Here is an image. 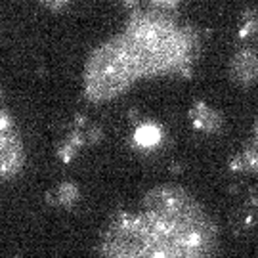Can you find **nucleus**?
I'll list each match as a JSON object with an SVG mask.
<instances>
[{
    "label": "nucleus",
    "instance_id": "obj_1",
    "mask_svg": "<svg viewBox=\"0 0 258 258\" xmlns=\"http://www.w3.org/2000/svg\"><path fill=\"white\" fill-rule=\"evenodd\" d=\"M214 228L189 195L157 187L144 211L120 214L109 224L98 258H214Z\"/></svg>",
    "mask_w": 258,
    "mask_h": 258
},
{
    "label": "nucleus",
    "instance_id": "obj_2",
    "mask_svg": "<svg viewBox=\"0 0 258 258\" xmlns=\"http://www.w3.org/2000/svg\"><path fill=\"white\" fill-rule=\"evenodd\" d=\"M136 73H159L189 59L191 42L165 18L146 14L130 21L126 37L120 38Z\"/></svg>",
    "mask_w": 258,
    "mask_h": 258
},
{
    "label": "nucleus",
    "instance_id": "obj_3",
    "mask_svg": "<svg viewBox=\"0 0 258 258\" xmlns=\"http://www.w3.org/2000/svg\"><path fill=\"white\" fill-rule=\"evenodd\" d=\"M136 75V67L130 61L122 42L102 46L88 63L86 88L96 100H105L124 90Z\"/></svg>",
    "mask_w": 258,
    "mask_h": 258
},
{
    "label": "nucleus",
    "instance_id": "obj_4",
    "mask_svg": "<svg viewBox=\"0 0 258 258\" xmlns=\"http://www.w3.org/2000/svg\"><path fill=\"white\" fill-rule=\"evenodd\" d=\"M21 165V148L12 132L2 128V172L4 176L14 174Z\"/></svg>",
    "mask_w": 258,
    "mask_h": 258
},
{
    "label": "nucleus",
    "instance_id": "obj_5",
    "mask_svg": "<svg viewBox=\"0 0 258 258\" xmlns=\"http://www.w3.org/2000/svg\"><path fill=\"white\" fill-rule=\"evenodd\" d=\"M231 73L241 83H250V81L258 79V54L250 52V50L237 54L231 63Z\"/></svg>",
    "mask_w": 258,
    "mask_h": 258
},
{
    "label": "nucleus",
    "instance_id": "obj_6",
    "mask_svg": "<svg viewBox=\"0 0 258 258\" xmlns=\"http://www.w3.org/2000/svg\"><path fill=\"white\" fill-rule=\"evenodd\" d=\"M191 119H194L195 126H199V128L203 130H214L218 128V124H220L218 115L211 107H207V105H197V107H194Z\"/></svg>",
    "mask_w": 258,
    "mask_h": 258
},
{
    "label": "nucleus",
    "instance_id": "obj_7",
    "mask_svg": "<svg viewBox=\"0 0 258 258\" xmlns=\"http://www.w3.org/2000/svg\"><path fill=\"white\" fill-rule=\"evenodd\" d=\"M134 140H136V144H140L142 148H153V146L159 144V140H161V130L157 128L155 124H142L136 130Z\"/></svg>",
    "mask_w": 258,
    "mask_h": 258
},
{
    "label": "nucleus",
    "instance_id": "obj_8",
    "mask_svg": "<svg viewBox=\"0 0 258 258\" xmlns=\"http://www.w3.org/2000/svg\"><path fill=\"white\" fill-rule=\"evenodd\" d=\"M233 168H237V170H258V146L247 149L245 153H241L235 159Z\"/></svg>",
    "mask_w": 258,
    "mask_h": 258
},
{
    "label": "nucleus",
    "instance_id": "obj_9",
    "mask_svg": "<svg viewBox=\"0 0 258 258\" xmlns=\"http://www.w3.org/2000/svg\"><path fill=\"white\" fill-rule=\"evenodd\" d=\"M75 197H77V187L71 184H61L57 187V201L63 205H69L75 201Z\"/></svg>",
    "mask_w": 258,
    "mask_h": 258
},
{
    "label": "nucleus",
    "instance_id": "obj_10",
    "mask_svg": "<svg viewBox=\"0 0 258 258\" xmlns=\"http://www.w3.org/2000/svg\"><path fill=\"white\" fill-rule=\"evenodd\" d=\"M40 2L50 10H57V8H61L63 4H67V0H40Z\"/></svg>",
    "mask_w": 258,
    "mask_h": 258
},
{
    "label": "nucleus",
    "instance_id": "obj_11",
    "mask_svg": "<svg viewBox=\"0 0 258 258\" xmlns=\"http://www.w3.org/2000/svg\"><path fill=\"white\" fill-rule=\"evenodd\" d=\"M151 2L159 8H174L178 4V0H151Z\"/></svg>",
    "mask_w": 258,
    "mask_h": 258
},
{
    "label": "nucleus",
    "instance_id": "obj_12",
    "mask_svg": "<svg viewBox=\"0 0 258 258\" xmlns=\"http://www.w3.org/2000/svg\"><path fill=\"white\" fill-rule=\"evenodd\" d=\"M256 136H258V124H256ZM256 146H258V144H256Z\"/></svg>",
    "mask_w": 258,
    "mask_h": 258
}]
</instances>
